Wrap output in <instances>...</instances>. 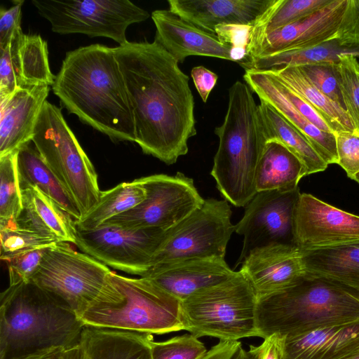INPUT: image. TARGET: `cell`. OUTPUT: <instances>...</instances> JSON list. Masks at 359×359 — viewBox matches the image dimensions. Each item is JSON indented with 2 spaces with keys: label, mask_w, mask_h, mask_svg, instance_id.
I'll list each match as a JSON object with an SVG mask.
<instances>
[{
  "label": "cell",
  "mask_w": 359,
  "mask_h": 359,
  "mask_svg": "<svg viewBox=\"0 0 359 359\" xmlns=\"http://www.w3.org/2000/svg\"><path fill=\"white\" fill-rule=\"evenodd\" d=\"M38 13L60 34L104 36L119 46L126 43V32L132 24L143 22L149 13L128 0H32Z\"/></svg>",
  "instance_id": "obj_11"
},
{
  "label": "cell",
  "mask_w": 359,
  "mask_h": 359,
  "mask_svg": "<svg viewBox=\"0 0 359 359\" xmlns=\"http://www.w3.org/2000/svg\"><path fill=\"white\" fill-rule=\"evenodd\" d=\"M62 359H79V344L66 349L64 352Z\"/></svg>",
  "instance_id": "obj_51"
},
{
  "label": "cell",
  "mask_w": 359,
  "mask_h": 359,
  "mask_svg": "<svg viewBox=\"0 0 359 359\" xmlns=\"http://www.w3.org/2000/svg\"><path fill=\"white\" fill-rule=\"evenodd\" d=\"M65 350L66 348L62 347H51L12 359H62Z\"/></svg>",
  "instance_id": "obj_50"
},
{
  "label": "cell",
  "mask_w": 359,
  "mask_h": 359,
  "mask_svg": "<svg viewBox=\"0 0 359 359\" xmlns=\"http://www.w3.org/2000/svg\"><path fill=\"white\" fill-rule=\"evenodd\" d=\"M31 281L77 316L113 283V271L62 242L47 249Z\"/></svg>",
  "instance_id": "obj_9"
},
{
  "label": "cell",
  "mask_w": 359,
  "mask_h": 359,
  "mask_svg": "<svg viewBox=\"0 0 359 359\" xmlns=\"http://www.w3.org/2000/svg\"><path fill=\"white\" fill-rule=\"evenodd\" d=\"M240 271L257 299L283 290L304 273L301 250L294 245H271L251 251Z\"/></svg>",
  "instance_id": "obj_18"
},
{
  "label": "cell",
  "mask_w": 359,
  "mask_h": 359,
  "mask_svg": "<svg viewBox=\"0 0 359 359\" xmlns=\"http://www.w3.org/2000/svg\"><path fill=\"white\" fill-rule=\"evenodd\" d=\"M346 359H359V352Z\"/></svg>",
  "instance_id": "obj_52"
},
{
  "label": "cell",
  "mask_w": 359,
  "mask_h": 359,
  "mask_svg": "<svg viewBox=\"0 0 359 359\" xmlns=\"http://www.w3.org/2000/svg\"><path fill=\"white\" fill-rule=\"evenodd\" d=\"M269 71L306 101L334 133L357 131L346 111L317 89L297 67H283Z\"/></svg>",
  "instance_id": "obj_30"
},
{
  "label": "cell",
  "mask_w": 359,
  "mask_h": 359,
  "mask_svg": "<svg viewBox=\"0 0 359 359\" xmlns=\"http://www.w3.org/2000/svg\"><path fill=\"white\" fill-rule=\"evenodd\" d=\"M250 346L256 359H283L282 335L274 334L264 339L259 346Z\"/></svg>",
  "instance_id": "obj_48"
},
{
  "label": "cell",
  "mask_w": 359,
  "mask_h": 359,
  "mask_svg": "<svg viewBox=\"0 0 359 359\" xmlns=\"http://www.w3.org/2000/svg\"><path fill=\"white\" fill-rule=\"evenodd\" d=\"M305 175V166L293 153L278 142H267L257 172V192L295 189Z\"/></svg>",
  "instance_id": "obj_28"
},
{
  "label": "cell",
  "mask_w": 359,
  "mask_h": 359,
  "mask_svg": "<svg viewBox=\"0 0 359 359\" xmlns=\"http://www.w3.org/2000/svg\"><path fill=\"white\" fill-rule=\"evenodd\" d=\"M301 251L305 272L359 290V241Z\"/></svg>",
  "instance_id": "obj_26"
},
{
  "label": "cell",
  "mask_w": 359,
  "mask_h": 359,
  "mask_svg": "<svg viewBox=\"0 0 359 359\" xmlns=\"http://www.w3.org/2000/svg\"><path fill=\"white\" fill-rule=\"evenodd\" d=\"M275 0H168L169 10L212 34L218 25L252 27Z\"/></svg>",
  "instance_id": "obj_21"
},
{
  "label": "cell",
  "mask_w": 359,
  "mask_h": 359,
  "mask_svg": "<svg viewBox=\"0 0 359 359\" xmlns=\"http://www.w3.org/2000/svg\"><path fill=\"white\" fill-rule=\"evenodd\" d=\"M17 158L21 189L36 187L56 202L75 221L82 217L75 201L35 147L29 144L25 145L18 151Z\"/></svg>",
  "instance_id": "obj_27"
},
{
  "label": "cell",
  "mask_w": 359,
  "mask_h": 359,
  "mask_svg": "<svg viewBox=\"0 0 359 359\" xmlns=\"http://www.w3.org/2000/svg\"><path fill=\"white\" fill-rule=\"evenodd\" d=\"M215 133L219 146L210 174L225 200L246 206L257 194V172L267 143L258 104L246 83L237 81L229 88L226 113Z\"/></svg>",
  "instance_id": "obj_5"
},
{
  "label": "cell",
  "mask_w": 359,
  "mask_h": 359,
  "mask_svg": "<svg viewBox=\"0 0 359 359\" xmlns=\"http://www.w3.org/2000/svg\"><path fill=\"white\" fill-rule=\"evenodd\" d=\"M151 19L156 27L155 41L174 58L183 62L191 55L206 56L240 62L243 57L231 46L183 20L170 10H155Z\"/></svg>",
  "instance_id": "obj_17"
},
{
  "label": "cell",
  "mask_w": 359,
  "mask_h": 359,
  "mask_svg": "<svg viewBox=\"0 0 359 359\" xmlns=\"http://www.w3.org/2000/svg\"><path fill=\"white\" fill-rule=\"evenodd\" d=\"M32 141L75 201L83 217L98 203L102 191L95 169L65 120L60 108L46 101Z\"/></svg>",
  "instance_id": "obj_8"
},
{
  "label": "cell",
  "mask_w": 359,
  "mask_h": 359,
  "mask_svg": "<svg viewBox=\"0 0 359 359\" xmlns=\"http://www.w3.org/2000/svg\"><path fill=\"white\" fill-rule=\"evenodd\" d=\"M49 91L46 84L24 86L0 98V157L18 151L32 140Z\"/></svg>",
  "instance_id": "obj_19"
},
{
  "label": "cell",
  "mask_w": 359,
  "mask_h": 359,
  "mask_svg": "<svg viewBox=\"0 0 359 359\" xmlns=\"http://www.w3.org/2000/svg\"><path fill=\"white\" fill-rule=\"evenodd\" d=\"M165 232L160 229H133L114 225L88 231L76 229L75 245L106 266L144 277L151 267Z\"/></svg>",
  "instance_id": "obj_13"
},
{
  "label": "cell",
  "mask_w": 359,
  "mask_h": 359,
  "mask_svg": "<svg viewBox=\"0 0 359 359\" xmlns=\"http://www.w3.org/2000/svg\"><path fill=\"white\" fill-rule=\"evenodd\" d=\"M0 259L5 260L26 251L53 245L57 242L21 229L15 221L0 222Z\"/></svg>",
  "instance_id": "obj_37"
},
{
  "label": "cell",
  "mask_w": 359,
  "mask_h": 359,
  "mask_svg": "<svg viewBox=\"0 0 359 359\" xmlns=\"http://www.w3.org/2000/svg\"><path fill=\"white\" fill-rule=\"evenodd\" d=\"M294 234L301 250L359 241V216L303 193L296 209Z\"/></svg>",
  "instance_id": "obj_16"
},
{
  "label": "cell",
  "mask_w": 359,
  "mask_h": 359,
  "mask_svg": "<svg viewBox=\"0 0 359 359\" xmlns=\"http://www.w3.org/2000/svg\"><path fill=\"white\" fill-rule=\"evenodd\" d=\"M344 53L357 54L340 46L336 39H334L317 46L280 51L258 57L239 65L245 70L269 71L283 67H299L323 62H337L339 55Z\"/></svg>",
  "instance_id": "obj_32"
},
{
  "label": "cell",
  "mask_w": 359,
  "mask_h": 359,
  "mask_svg": "<svg viewBox=\"0 0 359 359\" xmlns=\"http://www.w3.org/2000/svg\"><path fill=\"white\" fill-rule=\"evenodd\" d=\"M19 61L22 86H53L55 76L50 68L47 42L40 35L22 34L19 46Z\"/></svg>",
  "instance_id": "obj_34"
},
{
  "label": "cell",
  "mask_w": 359,
  "mask_h": 359,
  "mask_svg": "<svg viewBox=\"0 0 359 359\" xmlns=\"http://www.w3.org/2000/svg\"><path fill=\"white\" fill-rule=\"evenodd\" d=\"M49 247L30 250L5 260L8 269L9 285L31 281Z\"/></svg>",
  "instance_id": "obj_42"
},
{
  "label": "cell",
  "mask_w": 359,
  "mask_h": 359,
  "mask_svg": "<svg viewBox=\"0 0 359 359\" xmlns=\"http://www.w3.org/2000/svg\"><path fill=\"white\" fill-rule=\"evenodd\" d=\"M0 303V359L79 344L84 325L75 312L33 282L9 285Z\"/></svg>",
  "instance_id": "obj_3"
},
{
  "label": "cell",
  "mask_w": 359,
  "mask_h": 359,
  "mask_svg": "<svg viewBox=\"0 0 359 359\" xmlns=\"http://www.w3.org/2000/svg\"><path fill=\"white\" fill-rule=\"evenodd\" d=\"M359 352V320L282 335L283 359H346Z\"/></svg>",
  "instance_id": "obj_22"
},
{
  "label": "cell",
  "mask_w": 359,
  "mask_h": 359,
  "mask_svg": "<svg viewBox=\"0 0 359 359\" xmlns=\"http://www.w3.org/2000/svg\"><path fill=\"white\" fill-rule=\"evenodd\" d=\"M15 5L8 9L0 11V50L6 47L15 35L22 30V7L24 1H15Z\"/></svg>",
  "instance_id": "obj_44"
},
{
  "label": "cell",
  "mask_w": 359,
  "mask_h": 359,
  "mask_svg": "<svg viewBox=\"0 0 359 359\" xmlns=\"http://www.w3.org/2000/svg\"><path fill=\"white\" fill-rule=\"evenodd\" d=\"M358 55H339L336 73L345 109L355 128L359 132V62Z\"/></svg>",
  "instance_id": "obj_36"
},
{
  "label": "cell",
  "mask_w": 359,
  "mask_h": 359,
  "mask_svg": "<svg viewBox=\"0 0 359 359\" xmlns=\"http://www.w3.org/2000/svg\"><path fill=\"white\" fill-rule=\"evenodd\" d=\"M347 0H332L311 15L248 43L246 56L239 62L275 53L317 46L335 39Z\"/></svg>",
  "instance_id": "obj_15"
},
{
  "label": "cell",
  "mask_w": 359,
  "mask_h": 359,
  "mask_svg": "<svg viewBox=\"0 0 359 359\" xmlns=\"http://www.w3.org/2000/svg\"><path fill=\"white\" fill-rule=\"evenodd\" d=\"M332 1L275 0L252 27L248 41L304 18L328 5Z\"/></svg>",
  "instance_id": "obj_33"
},
{
  "label": "cell",
  "mask_w": 359,
  "mask_h": 359,
  "mask_svg": "<svg viewBox=\"0 0 359 359\" xmlns=\"http://www.w3.org/2000/svg\"><path fill=\"white\" fill-rule=\"evenodd\" d=\"M278 79L280 81L281 89L285 95L306 119L319 129L323 131L333 133L323 117L306 101L286 86L278 78Z\"/></svg>",
  "instance_id": "obj_46"
},
{
  "label": "cell",
  "mask_w": 359,
  "mask_h": 359,
  "mask_svg": "<svg viewBox=\"0 0 359 359\" xmlns=\"http://www.w3.org/2000/svg\"><path fill=\"white\" fill-rule=\"evenodd\" d=\"M334 135L337 164L349 178L359 184V132L339 131Z\"/></svg>",
  "instance_id": "obj_41"
},
{
  "label": "cell",
  "mask_w": 359,
  "mask_h": 359,
  "mask_svg": "<svg viewBox=\"0 0 359 359\" xmlns=\"http://www.w3.org/2000/svg\"><path fill=\"white\" fill-rule=\"evenodd\" d=\"M336 63L323 62L297 67L317 89L345 109L336 73Z\"/></svg>",
  "instance_id": "obj_40"
},
{
  "label": "cell",
  "mask_w": 359,
  "mask_h": 359,
  "mask_svg": "<svg viewBox=\"0 0 359 359\" xmlns=\"http://www.w3.org/2000/svg\"><path fill=\"white\" fill-rule=\"evenodd\" d=\"M251 28L245 25H218L215 34L222 42L233 47L244 60Z\"/></svg>",
  "instance_id": "obj_45"
},
{
  "label": "cell",
  "mask_w": 359,
  "mask_h": 359,
  "mask_svg": "<svg viewBox=\"0 0 359 359\" xmlns=\"http://www.w3.org/2000/svg\"><path fill=\"white\" fill-rule=\"evenodd\" d=\"M113 283L77 315L84 326L163 334L184 330L181 301L149 279L113 272Z\"/></svg>",
  "instance_id": "obj_6"
},
{
  "label": "cell",
  "mask_w": 359,
  "mask_h": 359,
  "mask_svg": "<svg viewBox=\"0 0 359 359\" xmlns=\"http://www.w3.org/2000/svg\"><path fill=\"white\" fill-rule=\"evenodd\" d=\"M22 208L16 225L57 243H76L75 219L36 187L21 189Z\"/></svg>",
  "instance_id": "obj_24"
},
{
  "label": "cell",
  "mask_w": 359,
  "mask_h": 359,
  "mask_svg": "<svg viewBox=\"0 0 359 359\" xmlns=\"http://www.w3.org/2000/svg\"><path fill=\"white\" fill-rule=\"evenodd\" d=\"M24 33L18 32L11 43L0 50V98L22 86L19 61V46Z\"/></svg>",
  "instance_id": "obj_39"
},
{
  "label": "cell",
  "mask_w": 359,
  "mask_h": 359,
  "mask_svg": "<svg viewBox=\"0 0 359 359\" xmlns=\"http://www.w3.org/2000/svg\"><path fill=\"white\" fill-rule=\"evenodd\" d=\"M140 180L146 190L144 200L102 225L167 231L200 208L205 201L193 179L182 172H178L175 175L156 174Z\"/></svg>",
  "instance_id": "obj_12"
},
{
  "label": "cell",
  "mask_w": 359,
  "mask_h": 359,
  "mask_svg": "<svg viewBox=\"0 0 359 359\" xmlns=\"http://www.w3.org/2000/svg\"><path fill=\"white\" fill-rule=\"evenodd\" d=\"M335 39L340 46L359 54V0H347Z\"/></svg>",
  "instance_id": "obj_43"
},
{
  "label": "cell",
  "mask_w": 359,
  "mask_h": 359,
  "mask_svg": "<svg viewBox=\"0 0 359 359\" xmlns=\"http://www.w3.org/2000/svg\"><path fill=\"white\" fill-rule=\"evenodd\" d=\"M51 87L83 123L111 140L135 142L133 109L113 48L97 43L67 52Z\"/></svg>",
  "instance_id": "obj_2"
},
{
  "label": "cell",
  "mask_w": 359,
  "mask_h": 359,
  "mask_svg": "<svg viewBox=\"0 0 359 359\" xmlns=\"http://www.w3.org/2000/svg\"><path fill=\"white\" fill-rule=\"evenodd\" d=\"M113 50L133 109L135 142L144 154L174 164L196 135L189 77L155 40L128 41Z\"/></svg>",
  "instance_id": "obj_1"
},
{
  "label": "cell",
  "mask_w": 359,
  "mask_h": 359,
  "mask_svg": "<svg viewBox=\"0 0 359 359\" xmlns=\"http://www.w3.org/2000/svg\"><path fill=\"white\" fill-rule=\"evenodd\" d=\"M300 194L299 187L290 191L257 192L235 225V232L243 236L236 265L242 264L251 251L259 248L271 245L297 246L294 221Z\"/></svg>",
  "instance_id": "obj_14"
},
{
  "label": "cell",
  "mask_w": 359,
  "mask_h": 359,
  "mask_svg": "<svg viewBox=\"0 0 359 359\" xmlns=\"http://www.w3.org/2000/svg\"><path fill=\"white\" fill-rule=\"evenodd\" d=\"M259 337L359 320V290L305 272L292 285L257 299Z\"/></svg>",
  "instance_id": "obj_4"
},
{
  "label": "cell",
  "mask_w": 359,
  "mask_h": 359,
  "mask_svg": "<svg viewBox=\"0 0 359 359\" xmlns=\"http://www.w3.org/2000/svg\"><path fill=\"white\" fill-rule=\"evenodd\" d=\"M257 296L239 270L226 280L181 301L184 330L196 337L238 341L259 337Z\"/></svg>",
  "instance_id": "obj_7"
},
{
  "label": "cell",
  "mask_w": 359,
  "mask_h": 359,
  "mask_svg": "<svg viewBox=\"0 0 359 359\" xmlns=\"http://www.w3.org/2000/svg\"><path fill=\"white\" fill-rule=\"evenodd\" d=\"M245 71L243 79L259 100L269 104L299 130L327 165L337 163L334 133L323 131L306 119L285 95L279 80L271 72L256 69Z\"/></svg>",
  "instance_id": "obj_20"
},
{
  "label": "cell",
  "mask_w": 359,
  "mask_h": 359,
  "mask_svg": "<svg viewBox=\"0 0 359 359\" xmlns=\"http://www.w3.org/2000/svg\"><path fill=\"white\" fill-rule=\"evenodd\" d=\"M207 351L205 345L191 334L151 343L152 359H199Z\"/></svg>",
  "instance_id": "obj_38"
},
{
  "label": "cell",
  "mask_w": 359,
  "mask_h": 359,
  "mask_svg": "<svg viewBox=\"0 0 359 359\" xmlns=\"http://www.w3.org/2000/svg\"><path fill=\"white\" fill-rule=\"evenodd\" d=\"M145 198L146 190L140 178L118 184L101 192L98 203L75 221L76 228L86 231L97 229L111 218L133 208Z\"/></svg>",
  "instance_id": "obj_31"
},
{
  "label": "cell",
  "mask_w": 359,
  "mask_h": 359,
  "mask_svg": "<svg viewBox=\"0 0 359 359\" xmlns=\"http://www.w3.org/2000/svg\"><path fill=\"white\" fill-rule=\"evenodd\" d=\"M231 216L226 200L205 199L200 208L165 231L150 270L191 259L224 258L235 231Z\"/></svg>",
  "instance_id": "obj_10"
},
{
  "label": "cell",
  "mask_w": 359,
  "mask_h": 359,
  "mask_svg": "<svg viewBox=\"0 0 359 359\" xmlns=\"http://www.w3.org/2000/svg\"><path fill=\"white\" fill-rule=\"evenodd\" d=\"M258 107L267 142H278L287 147L304 164L307 175L324 171L327 168L328 165L299 130L267 103L260 101Z\"/></svg>",
  "instance_id": "obj_29"
},
{
  "label": "cell",
  "mask_w": 359,
  "mask_h": 359,
  "mask_svg": "<svg viewBox=\"0 0 359 359\" xmlns=\"http://www.w3.org/2000/svg\"><path fill=\"white\" fill-rule=\"evenodd\" d=\"M191 76L203 102H206L211 91L217 84L218 76L201 65L193 67Z\"/></svg>",
  "instance_id": "obj_47"
},
{
  "label": "cell",
  "mask_w": 359,
  "mask_h": 359,
  "mask_svg": "<svg viewBox=\"0 0 359 359\" xmlns=\"http://www.w3.org/2000/svg\"><path fill=\"white\" fill-rule=\"evenodd\" d=\"M235 272L224 258L210 257L191 259L154 268L144 277L182 301L226 280Z\"/></svg>",
  "instance_id": "obj_23"
},
{
  "label": "cell",
  "mask_w": 359,
  "mask_h": 359,
  "mask_svg": "<svg viewBox=\"0 0 359 359\" xmlns=\"http://www.w3.org/2000/svg\"><path fill=\"white\" fill-rule=\"evenodd\" d=\"M151 334L84 326L79 359H152Z\"/></svg>",
  "instance_id": "obj_25"
},
{
  "label": "cell",
  "mask_w": 359,
  "mask_h": 359,
  "mask_svg": "<svg viewBox=\"0 0 359 359\" xmlns=\"http://www.w3.org/2000/svg\"><path fill=\"white\" fill-rule=\"evenodd\" d=\"M241 345L238 341H219L199 359H231Z\"/></svg>",
  "instance_id": "obj_49"
},
{
  "label": "cell",
  "mask_w": 359,
  "mask_h": 359,
  "mask_svg": "<svg viewBox=\"0 0 359 359\" xmlns=\"http://www.w3.org/2000/svg\"><path fill=\"white\" fill-rule=\"evenodd\" d=\"M17 154L0 157V222L15 221L22 208Z\"/></svg>",
  "instance_id": "obj_35"
}]
</instances>
